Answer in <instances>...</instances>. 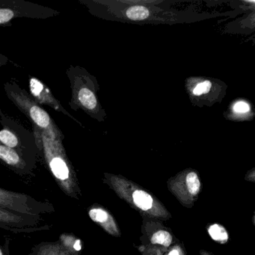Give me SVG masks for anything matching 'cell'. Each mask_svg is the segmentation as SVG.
Wrapping results in <instances>:
<instances>
[{
    "mask_svg": "<svg viewBox=\"0 0 255 255\" xmlns=\"http://www.w3.org/2000/svg\"><path fill=\"white\" fill-rule=\"evenodd\" d=\"M94 17L136 25L183 24L231 15V13L178 11L163 0H79Z\"/></svg>",
    "mask_w": 255,
    "mask_h": 255,
    "instance_id": "6da1fadb",
    "label": "cell"
},
{
    "mask_svg": "<svg viewBox=\"0 0 255 255\" xmlns=\"http://www.w3.org/2000/svg\"><path fill=\"white\" fill-rule=\"evenodd\" d=\"M66 75L71 90L70 107L74 111L83 110L92 119L104 122L107 113L98 99L100 87L96 77L79 65H70Z\"/></svg>",
    "mask_w": 255,
    "mask_h": 255,
    "instance_id": "7a4b0ae2",
    "label": "cell"
},
{
    "mask_svg": "<svg viewBox=\"0 0 255 255\" xmlns=\"http://www.w3.org/2000/svg\"><path fill=\"white\" fill-rule=\"evenodd\" d=\"M4 89L8 99L32 122L34 127L53 138L63 139L64 135L61 129L32 95L14 82L5 83Z\"/></svg>",
    "mask_w": 255,
    "mask_h": 255,
    "instance_id": "3957f363",
    "label": "cell"
},
{
    "mask_svg": "<svg viewBox=\"0 0 255 255\" xmlns=\"http://www.w3.org/2000/svg\"><path fill=\"white\" fill-rule=\"evenodd\" d=\"M185 89L194 106L210 107L225 98L227 86L217 79L190 77L185 81Z\"/></svg>",
    "mask_w": 255,
    "mask_h": 255,
    "instance_id": "277c9868",
    "label": "cell"
},
{
    "mask_svg": "<svg viewBox=\"0 0 255 255\" xmlns=\"http://www.w3.org/2000/svg\"><path fill=\"white\" fill-rule=\"evenodd\" d=\"M60 14V11L50 7L26 2L23 0H0V25L11 26L16 18H51Z\"/></svg>",
    "mask_w": 255,
    "mask_h": 255,
    "instance_id": "5b68a950",
    "label": "cell"
},
{
    "mask_svg": "<svg viewBox=\"0 0 255 255\" xmlns=\"http://www.w3.org/2000/svg\"><path fill=\"white\" fill-rule=\"evenodd\" d=\"M0 142L10 148L14 149L20 155L25 150L36 148V138L34 132L28 130L25 127L16 122L14 119L5 116L0 111Z\"/></svg>",
    "mask_w": 255,
    "mask_h": 255,
    "instance_id": "8992f818",
    "label": "cell"
},
{
    "mask_svg": "<svg viewBox=\"0 0 255 255\" xmlns=\"http://www.w3.org/2000/svg\"><path fill=\"white\" fill-rule=\"evenodd\" d=\"M168 188L183 207L192 208L202 190V183L197 170L188 168L168 180Z\"/></svg>",
    "mask_w": 255,
    "mask_h": 255,
    "instance_id": "52a82bcc",
    "label": "cell"
},
{
    "mask_svg": "<svg viewBox=\"0 0 255 255\" xmlns=\"http://www.w3.org/2000/svg\"><path fill=\"white\" fill-rule=\"evenodd\" d=\"M29 88L30 90V95L40 105H47L50 108L56 110L58 113H62L65 116H68L70 119H72L76 123L80 125V127L83 128V124L74 118L72 115L70 114L69 112L67 111L61 103L55 98L54 95L50 92V89L44 84L43 82L38 79L33 77H29Z\"/></svg>",
    "mask_w": 255,
    "mask_h": 255,
    "instance_id": "ba28073f",
    "label": "cell"
},
{
    "mask_svg": "<svg viewBox=\"0 0 255 255\" xmlns=\"http://www.w3.org/2000/svg\"><path fill=\"white\" fill-rule=\"evenodd\" d=\"M227 119L234 122L250 121L255 117V112L252 106L247 101H237L233 103L228 111L224 115Z\"/></svg>",
    "mask_w": 255,
    "mask_h": 255,
    "instance_id": "9c48e42d",
    "label": "cell"
},
{
    "mask_svg": "<svg viewBox=\"0 0 255 255\" xmlns=\"http://www.w3.org/2000/svg\"><path fill=\"white\" fill-rule=\"evenodd\" d=\"M255 31V9L247 15L228 23L225 32L230 33L250 34Z\"/></svg>",
    "mask_w": 255,
    "mask_h": 255,
    "instance_id": "30bf717a",
    "label": "cell"
},
{
    "mask_svg": "<svg viewBox=\"0 0 255 255\" xmlns=\"http://www.w3.org/2000/svg\"><path fill=\"white\" fill-rule=\"evenodd\" d=\"M150 243L153 245H159L163 247H171L173 245L179 243L178 240L174 237L172 233L169 230L160 228L153 233L150 238Z\"/></svg>",
    "mask_w": 255,
    "mask_h": 255,
    "instance_id": "8fae6325",
    "label": "cell"
},
{
    "mask_svg": "<svg viewBox=\"0 0 255 255\" xmlns=\"http://www.w3.org/2000/svg\"><path fill=\"white\" fill-rule=\"evenodd\" d=\"M134 203L137 207H139L143 211H148L153 208V206L162 207L158 204H155L153 197L145 191L136 190L132 194Z\"/></svg>",
    "mask_w": 255,
    "mask_h": 255,
    "instance_id": "7c38bea8",
    "label": "cell"
},
{
    "mask_svg": "<svg viewBox=\"0 0 255 255\" xmlns=\"http://www.w3.org/2000/svg\"><path fill=\"white\" fill-rule=\"evenodd\" d=\"M0 158L12 166H17L22 162L21 155L18 152L2 144H0Z\"/></svg>",
    "mask_w": 255,
    "mask_h": 255,
    "instance_id": "4fadbf2b",
    "label": "cell"
},
{
    "mask_svg": "<svg viewBox=\"0 0 255 255\" xmlns=\"http://www.w3.org/2000/svg\"><path fill=\"white\" fill-rule=\"evenodd\" d=\"M89 215L94 222H98V223H105V222H108L110 219V215L102 209L100 208L92 209L89 211Z\"/></svg>",
    "mask_w": 255,
    "mask_h": 255,
    "instance_id": "5bb4252c",
    "label": "cell"
},
{
    "mask_svg": "<svg viewBox=\"0 0 255 255\" xmlns=\"http://www.w3.org/2000/svg\"><path fill=\"white\" fill-rule=\"evenodd\" d=\"M165 255H187V254L183 243L179 242L171 246Z\"/></svg>",
    "mask_w": 255,
    "mask_h": 255,
    "instance_id": "9a60e30c",
    "label": "cell"
},
{
    "mask_svg": "<svg viewBox=\"0 0 255 255\" xmlns=\"http://www.w3.org/2000/svg\"><path fill=\"white\" fill-rule=\"evenodd\" d=\"M245 180L251 183H255V167L247 171L244 177Z\"/></svg>",
    "mask_w": 255,
    "mask_h": 255,
    "instance_id": "2e32d148",
    "label": "cell"
},
{
    "mask_svg": "<svg viewBox=\"0 0 255 255\" xmlns=\"http://www.w3.org/2000/svg\"><path fill=\"white\" fill-rule=\"evenodd\" d=\"M199 253L200 255H215L211 253V252H208V251L203 250V249L202 250H200Z\"/></svg>",
    "mask_w": 255,
    "mask_h": 255,
    "instance_id": "e0dca14e",
    "label": "cell"
},
{
    "mask_svg": "<svg viewBox=\"0 0 255 255\" xmlns=\"http://www.w3.org/2000/svg\"><path fill=\"white\" fill-rule=\"evenodd\" d=\"M74 249H75L76 250H80V249H81L80 241L76 242L75 245H74Z\"/></svg>",
    "mask_w": 255,
    "mask_h": 255,
    "instance_id": "ac0fdd59",
    "label": "cell"
},
{
    "mask_svg": "<svg viewBox=\"0 0 255 255\" xmlns=\"http://www.w3.org/2000/svg\"></svg>",
    "mask_w": 255,
    "mask_h": 255,
    "instance_id": "d6986e66",
    "label": "cell"
}]
</instances>
